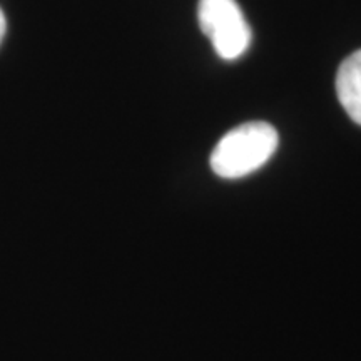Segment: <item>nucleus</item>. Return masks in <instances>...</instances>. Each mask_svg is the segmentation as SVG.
Masks as SVG:
<instances>
[{
	"mask_svg": "<svg viewBox=\"0 0 361 361\" xmlns=\"http://www.w3.org/2000/svg\"><path fill=\"white\" fill-rule=\"evenodd\" d=\"M197 20L224 61H236L250 49L251 27L236 0H200Z\"/></svg>",
	"mask_w": 361,
	"mask_h": 361,
	"instance_id": "obj_2",
	"label": "nucleus"
},
{
	"mask_svg": "<svg viewBox=\"0 0 361 361\" xmlns=\"http://www.w3.org/2000/svg\"><path fill=\"white\" fill-rule=\"evenodd\" d=\"M6 30H7V20H6V16H4L2 8H0V44H2Z\"/></svg>",
	"mask_w": 361,
	"mask_h": 361,
	"instance_id": "obj_4",
	"label": "nucleus"
},
{
	"mask_svg": "<svg viewBox=\"0 0 361 361\" xmlns=\"http://www.w3.org/2000/svg\"><path fill=\"white\" fill-rule=\"evenodd\" d=\"M336 94L346 114L361 126V49L341 62L336 74Z\"/></svg>",
	"mask_w": 361,
	"mask_h": 361,
	"instance_id": "obj_3",
	"label": "nucleus"
},
{
	"mask_svg": "<svg viewBox=\"0 0 361 361\" xmlns=\"http://www.w3.org/2000/svg\"><path fill=\"white\" fill-rule=\"evenodd\" d=\"M279 144L278 130L263 121L246 123L229 130L216 144L209 164L223 179H241L263 168Z\"/></svg>",
	"mask_w": 361,
	"mask_h": 361,
	"instance_id": "obj_1",
	"label": "nucleus"
}]
</instances>
